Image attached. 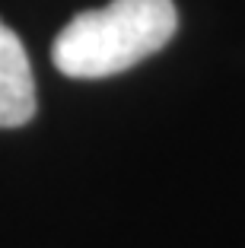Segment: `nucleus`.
Instances as JSON below:
<instances>
[{
	"label": "nucleus",
	"instance_id": "nucleus-1",
	"mask_svg": "<svg viewBox=\"0 0 245 248\" xmlns=\"http://www.w3.org/2000/svg\"><path fill=\"white\" fill-rule=\"evenodd\" d=\"M179 29L172 0H112L77 13L54 38L51 58L64 77L102 80L156 54Z\"/></svg>",
	"mask_w": 245,
	"mask_h": 248
},
{
	"label": "nucleus",
	"instance_id": "nucleus-2",
	"mask_svg": "<svg viewBox=\"0 0 245 248\" xmlns=\"http://www.w3.org/2000/svg\"><path fill=\"white\" fill-rule=\"evenodd\" d=\"M35 115V80L19 35L0 19V127H22Z\"/></svg>",
	"mask_w": 245,
	"mask_h": 248
}]
</instances>
